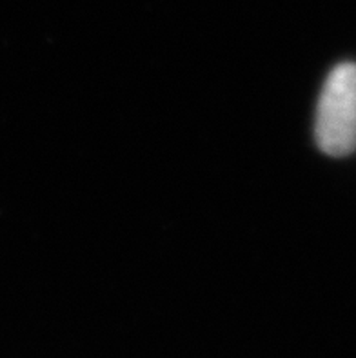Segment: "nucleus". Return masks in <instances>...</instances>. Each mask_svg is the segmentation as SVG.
<instances>
[{
    "instance_id": "nucleus-1",
    "label": "nucleus",
    "mask_w": 356,
    "mask_h": 358,
    "mask_svg": "<svg viewBox=\"0 0 356 358\" xmlns=\"http://www.w3.org/2000/svg\"><path fill=\"white\" fill-rule=\"evenodd\" d=\"M315 136L318 148L331 157H346L356 150V64H340L325 80L316 108Z\"/></svg>"
}]
</instances>
